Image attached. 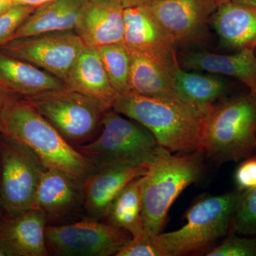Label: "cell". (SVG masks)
<instances>
[{
	"instance_id": "30",
	"label": "cell",
	"mask_w": 256,
	"mask_h": 256,
	"mask_svg": "<svg viewBox=\"0 0 256 256\" xmlns=\"http://www.w3.org/2000/svg\"><path fill=\"white\" fill-rule=\"evenodd\" d=\"M234 181L239 191L256 188V156L244 160L239 164L234 174Z\"/></svg>"
},
{
	"instance_id": "9",
	"label": "cell",
	"mask_w": 256,
	"mask_h": 256,
	"mask_svg": "<svg viewBox=\"0 0 256 256\" xmlns=\"http://www.w3.org/2000/svg\"><path fill=\"white\" fill-rule=\"evenodd\" d=\"M126 230L85 216L72 223L48 225V254L60 256H116L130 240Z\"/></svg>"
},
{
	"instance_id": "38",
	"label": "cell",
	"mask_w": 256,
	"mask_h": 256,
	"mask_svg": "<svg viewBox=\"0 0 256 256\" xmlns=\"http://www.w3.org/2000/svg\"><path fill=\"white\" fill-rule=\"evenodd\" d=\"M0 2H12V0H0Z\"/></svg>"
},
{
	"instance_id": "16",
	"label": "cell",
	"mask_w": 256,
	"mask_h": 256,
	"mask_svg": "<svg viewBox=\"0 0 256 256\" xmlns=\"http://www.w3.org/2000/svg\"><path fill=\"white\" fill-rule=\"evenodd\" d=\"M146 166H112L97 170L82 183L85 216L102 220L114 197L133 180L144 176Z\"/></svg>"
},
{
	"instance_id": "40",
	"label": "cell",
	"mask_w": 256,
	"mask_h": 256,
	"mask_svg": "<svg viewBox=\"0 0 256 256\" xmlns=\"http://www.w3.org/2000/svg\"></svg>"
},
{
	"instance_id": "23",
	"label": "cell",
	"mask_w": 256,
	"mask_h": 256,
	"mask_svg": "<svg viewBox=\"0 0 256 256\" xmlns=\"http://www.w3.org/2000/svg\"><path fill=\"white\" fill-rule=\"evenodd\" d=\"M174 80L180 100L204 114L216 101L225 97L230 88L224 76L188 72L181 65L175 70Z\"/></svg>"
},
{
	"instance_id": "37",
	"label": "cell",
	"mask_w": 256,
	"mask_h": 256,
	"mask_svg": "<svg viewBox=\"0 0 256 256\" xmlns=\"http://www.w3.org/2000/svg\"><path fill=\"white\" fill-rule=\"evenodd\" d=\"M0 256H6L4 250H3L1 246H0Z\"/></svg>"
},
{
	"instance_id": "26",
	"label": "cell",
	"mask_w": 256,
	"mask_h": 256,
	"mask_svg": "<svg viewBox=\"0 0 256 256\" xmlns=\"http://www.w3.org/2000/svg\"><path fill=\"white\" fill-rule=\"evenodd\" d=\"M230 233L256 235V188L242 192Z\"/></svg>"
},
{
	"instance_id": "39",
	"label": "cell",
	"mask_w": 256,
	"mask_h": 256,
	"mask_svg": "<svg viewBox=\"0 0 256 256\" xmlns=\"http://www.w3.org/2000/svg\"><path fill=\"white\" fill-rule=\"evenodd\" d=\"M254 156H256V150L255 154H254Z\"/></svg>"
},
{
	"instance_id": "14",
	"label": "cell",
	"mask_w": 256,
	"mask_h": 256,
	"mask_svg": "<svg viewBox=\"0 0 256 256\" xmlns=\"http://www.w3.org/2000/svg\"><path fill=\"white\" fill-rule=\"evenodd\" d=\"M46 218L36 208L0 218V246L6 256H47Z\"/></svg>"
},
{
	"instance_id": "25",
	"label": "cell",
	"mask_w": 256,
	"mask_h": 256,
	"mask_svg": "<svg viewBox=\"0 0 256 256\" xmlns=\"http://www.w3.org/2000/svg\"><path fill=\"white\" fill-rule=\"evenodd\" d=\"M96 48L116 92L120 94L130 92V53L124 42Z\"/></svg>"
},
{
	"instance_id": "8",
	"label": "cell",
	"mask_w": 256,
	"mask_h": 256,
	"mask_svg": "<svg viewBox=\"0 0 256 256\" xmlns=\"http://www.w3.org/2000/svg\"><path fill=\"white\" fill-rule=\"evenodd\" d=\"M0 194L6 214L18 215L34 206L44 166L26 146L0 134Z\"/></svg>"
},
{
	"instance_id": "11",
	"label": "cell",
	"mask_w": 256,
	"mask_h": 256,
	"mask_svg": "<svg viewBox=\"0 0 256 256\" xmlns=\"http://www.w3.org/2000/svg\"><path fill=\"white\" fill-rule=\"evenodd\" d=\"M218 0H156L144 5L176 46L200 44L206 37Z\"/></svg>"
},
{
	"instance_id": "24",
	"label": "cell",
	"mask_w": 256,
	"mask_h": 256,
	"mask_svg": "<svg viewBox=\"0 0 256 256\" xmlns=\"http://www.w3.org/2000/svg\"><path fill=\"white\" fill-rule=\"evenodd\" d=\"M144 176L128 184L111 202L104 220L112 226L126 230L132 238L144 235L142 191Z\"/></svg>"
},
{
	"instance_id": "33",
	"label": "cell",
	"mask_w": 256,
	"mask_h": 256,
	"mask_svg": "<svg viewBox=\"0 0 256 256\" xmlns=\"http://www.w3.org/2000/svg\"><path fill=\"white\" fill-rule=\"evenodd\" d=\"M122 5V8H129V6H142L152 2L156 0H116Z\"/></svg>"
},
{
	"instance_id": "4",
	"label": "cell",
	"mask_w": 256,
	"mask_h": 256,
	"mask_svg": "<svg viewBox=\"0 0 256 256\" xmlns=\"http://www.w3.org/2000/svg\"><path fill=\"white\" fill-rule=\"evenodd\" d=\"M204 156L200 151L173 156L160 146L158 156L144 175L142 212L144 234L154 237L161 233L175 200L201 178Z\"/></svg>"
},
{
	"instance_id": "5",
	"label": "cell",
	"mask_w": 256,
	"mask_h": 256,
	"mask_svg": "<svg viewBox=\"0 0 256 256\" xmlns=\"http://www.w3.org/2000/svg\"><path fill=\"white\" fill-rule=\"evenodd\" d=\"M101 128L94 140L76 148L98 170L112 166L149 168L158 156L160 144L152 133L114 109L106 111Z\"/></svg>"
},
{
	"instance_id": "19",
	"label": "cell",
	"mask_w": 256,
	"mask_h": 256,
	"mask_svg": "<svg viewBox=\"0 0 256 256\" xmlns=\"http://www.w3.org/2000/svg\"><path fill=\"white\" fill-rule=\"evenodd\" d=\"M210 24L226 50H256V8L220 1Z\"/></svg>"
},
{
	"instance_id": "15",
	"label": "cell",
	"mask_w": 256,
	"mask_h": 256,
	"mask_svg": "<svg viewBox=\"0 0 256 256\" xmlns=\"http://www.w3.org/2000/svg\"><path fill=\"white\" fill-rule=\"evenodd\" d=\"M129 53L130 92L146 97L182 102L175 87L174 72L180 65L178 58L168 60L137 52Z\"/></svg>"
},
{
	"instance_id": "34",
	"label": "cell",
	"mask_w": 256,
	"mask_h": 256,
	"mask_svg": "<svg viewBox=\"0 0 256 256\" xmlns=\"http://www.w3.org/2000/svg\"><path fill=\"white\" fill-rule=\"evenodd\" d=\"M220 1H230L233 2L248 5V6L256 8V0H220Z\"/></svg>"
},
{
	"instance_id": "29",
	"label": "cell",
	"mask_w": 256,
	"mask_h": 256,
	"mask_svg": "<svg viewBox=\"0 0 256 256\" xmlns=\"http://www.w3.org/2000/svg\"><path fill=\"white\" fill-rule=\"evenodd\" d=\"M116 256H162L154 242V237L144 235L132 238Z\"/></svg>"
},
{
	"instance_id": "21",
	"label": "cell",
	"mask_w": 256,
	"mask_h": 256,
	"mask_svg": "<svg viewBox=\"0 0 256 256\" xmlns=\"http://www.w3.org/2000/svg\"><path fill=\"white\" fill-rule=\"evenodd\" d=\"M90 1L58 0L36 6L9 42L48 32L75 30Z\"/></svg>"
},
{
	"instance_id": "36",
	"label": "cell",
	"mask_w": 256,
	"mask_h": 256,
	"mask_svg": "<svg viewBox=\"0 0 256 256\" xmlns=\"http://www.w3.org/2000/svg\"><path fill=\"white\" fill-rule=\"evenodd\" d=\"M0 176H1V163H0ZM2 208V207L1 194H0V216H1Z\"/></svg>"
},
{
	"instance_id": "10",
	"label": "cell",
	"mask_w": 256,
	"mask_h": 256,
	"mask_svg": "<svg viewBox=\"0 0 256 256\" xmlns=\"http://www.w3.org/2000/svg\"><path fill=\"white\" fill-rule=\"evenodd\" d=\"M86 44L74 30L16 38L0 46L6 54L33 64L66 82Z\"/></svg>"
},
{
	"instance_id": "7",
	"label": "cell",
	"mask_w": 256,
	"mask_h": 256,
	"mask_svg": "<svg viewBox=\"0 0 256 256\" xmlns=\"http://www.w3.org/2000/svg\"><path fill=\"white\" fill-rule=\"evenodd\" d=\"M22 99L75 149L97 137L104 114L109 110L100 101L69 88Z\"/></svg>"
},
{
	"instance_id": "31",
	"label": "cell",
	"mask_w": 256,
	"mask_h": 256,
	"mask_svg": "<svg viewBox=\"0 0 256 256\" xmlns=\"http://www.w3.org/2000/svg\"><path fill=\"white\" fill-rule=\"evenodd\" d=\"M16 96L5 90L4 88L0 86V120H1L2 114L4 110V108L8 105V102L15 98Z\"/></svg>"
},
{
	"instance_id": "18",
	"label": "cell",
	"mask_w": 256,
	"mask_h": 256,
	"mask_svg": "<svg viewBox=\"0 0 256 256\" xmlns=\"http://www.w3.org/2000/svg\"><path fill=\"white\" fill-rule=\"evenodd\" d=\"M86 46L98 47L124 42V8L116 0L89 2L74 30Z\"/></svg>"
},
{
	"instance_id": "17",
	"label": "cell",
	"mask_w": 256,
	"mask_h": 256,
	"mask_svg": "<svg viewBox=\"0 0 256 256\" xmlns=\"http://www.w3.org/2000/svg\"><path fill=\"white\" fill-rule=\"evenodd\" d=\"M180 65L188 70L232 77L248 89L256 99V54L255 50L246 48L230 54H220L206 50L188 52L178 60Z\"/></svg>"
},
{
	"instance_id": "32",
	"label": "cell",
	"mask_w": 256,
	"mask_h": 256,
	"mask_svg": "<svg viewBox=\"0 0 256 256\" xmlns=\"http://www.w3.org/2000/svg\"><path fill=\"white\" fill-rule=\"evenodd\" d=\"M58 0H12L14 4L26 5V6H38L40 5L52 2Z\"/></svg>"
},
{
	"instance_id": "20",
	"label": "cell",
	"mask_w": 256,
	"mask_h": 256,
	"mask_svg": "<svg viewBox=\"0 0 256 256\" xmlns=\"http://www.w3.org/2000/svg\"><path fill=\"white\" fill-rule=\"evenodd\" d=\"M0 86L23 98L68 88L60 78L33 64L0 50Z\"/></svg>"
},
{
	"instance_id": "3",
	"label": "cell",
	"mask_w": 256,
	"mask_h": 256,
	"mask_svg": "<svg viewBox=\"0 0 256 256\" xmlns=\"http://www.w3.org/2000/svg\"><path fill=\"white\" fill-rule=\"evenodd\" d=\"M202 152L216 164L242 161L256 150V99L250 94L213 104L203 118Z\"/></svg>"
},
{
	"instance_id": "2",
	"label": "cell",
	"mask_w": 256,
	"mask_h": 256,
	"mask_svg": "<svg viewBox=\"0 0 256 256\" xmlns=\"http://www.w3.org/2000/svg\"><path fill=\"white\" fill-rule=\"evenodd\" d=\"M112 109L142 124L160 146L171 152H202L205 114L191 106L128 92L118 94Z\"/></svg>"
},
{
	"instance_id": "12",
	"label": "cell",
	"mask_w": 256,
	"mask_h": 256,
	"mask_svg": "<svg viewBox=\"0 0 256 256\" xmlns=\"http://www.w3.org/2000/svg\"><path fill=\"white\" fill-rule=\"evenodd\" d=\"M34 208L42 212L47 226L65 224L84 210L82 183L58 170L45 168Z\"/></svg>"
},
{
	"instance_id": "35",
	"label": "cell",
	"mask_w": 256,
	"mask_h": 256,
	"mask_svg": "<svg viewBox=\"0 0 256 256\" xmlns=\"http://www.w3.org/2000/svg\"><path fill=\"white\" fill-rule=\"evenodd\" d=\"M14 4L12 2H0V14L9 10Z\"/></svg>"
},
{
	"instance_id": "1",
	"label": "cell",
	"mask_w": 256,
	"mask_h": 256,
	"mask_svg": "<svg viewBox=\"0 0 256 256\" xmlns=\"http://www.w3.org/2000/svg\"><path fill=\"white\" fill-rule=\"evenodd\" d=\"M0 134L30 148L45 168L62 172L84 183L98 169L90 160L70 146L26 101L15 98L4 108Z\"/></svg>"
},
{
	"instance_id": "22",
	"label": "cell",
	"mask_w": 256,
	"mask_h": 256,
	"mask_svg": "<svg viewBox=\"0 0 256 256\" xmlns=\"http://www.w3.org/2000/svg\"><path fill=\"white\" fill-rule=\"evenodd\" d=\"M65 84L72 90L100 101L107 109L112 108L118 95L95 47L86 46L70 68Z\"/></svg>"
},
{
	"instance_id": "28",
	"label": "cell",
	"mask_w": 256,
	"mask_h": 256,
	"mask_svg": "<svg viewBox=\"0 0 256 256\" xmlns=\"http://www.w3.org/2000/svg\"><path fill=\"white\" fill-rule=\"evenodd\" d=\"M206 256H256V238H244L229 233L224 242Z\"/></svg>"
},
{
	"instance_id": "13",
	"label": "cell",
	"mask_w": 256,
	"mask_h": 256,
	"mask_svg": "<svg viewBox=\"0 0 256 256\" xmlns=\"http://www.w3.org/2000/svg\"><path fill=\"white\" fill-rule=\"evenodd\" d=\"M124 44L129 52L174 60L176 44L146 6L124 8Z\"/></svg>"
},
{
	"instance_id": "6",
	"label": "cell",
	"mask_w": 256,
	"mask_h": 256,
	"mask_svg": "<svg viewBox=\"0 0 256 256\" xmlns=\"http://www.w3.org/2000/svg\"><path fill=\"white\" fill-rule=\"evenodd\" d=\"M242 192L236 190L216 196L202 197L185 213L181 228L154 236L162 256H181L200 250L228 235Z\"/></svg>"
},
{
	"instance_id": "27",
	"label": "cell",
	"mask_w": 256,
	"mask_h": 256,
	"mask_svg": "<svg viewBox=\"0 0 256 256\" xmlns=\"http://www.w3.org/2000/svg\"><path fill=\"white\" fill-rule=\"evenodd\" d=\"M36 6L14 4L0 14V46L10 41L15 32L33 12Z\"/></svg>"
}]
</instances>
